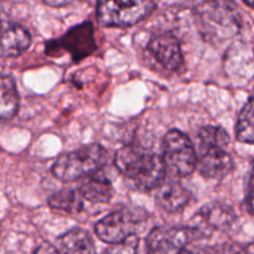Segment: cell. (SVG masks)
<instances>
[{"label": "cell", "instance_id": "cell-1", "mask_svg": "<svg viewBox=\"0 0 254 254\" xmlns=\"http://www.w3.org/2000/svg\"><path fill=\"white\" fill-rule=\"evenodd\" d=\"M117 169L139 190L158 189L165 181L166 166L163 156L150 149L129 144L119 149L114 158Z\"/></svg>", "mask_w": 254, "mask_h": 254}, {"label": "cell", "instance_id": "cell-2", "mask_svg": "<svg viewBox=\"0 0 254 254\" xmlns=\"http://www.w3.org/2000/svg\"><path fill=\"white\" fill-rule=\"evenodd\" d=\"M195 16L198 30L207 41H226L236 36L242 26V17L232 2H200L195 7Z\"/></svg>", "mask_w": 254, "mask_h": 254}, {"label": "cell", "instance_id": "cell-3", "mask_svg": "<svg viewBox=\"0 0 254 254\" xmlns=\"http://www.w3.org/2000/svg\"><path fill=\"white\" fill-rule=\"evenodd\" d=\"M107 163L108 151L99 144H89L60 155L52 165V174L69 183L101 173Z\"/></svg>", "mask_w": 254, "mask_h": 254}, {"label": "cell", "instance_id": "cell-4", "mask_svg": "<svg viewBox=\"0 0 254 254\" xmlns=\"http://www.w3.org/2000/svg\"><path fill=\"white\" fill-rule=\"evenodd\" d=\"M146 215L135 208H119L97 222L96 235L109 245H121L129 238L136 237Z\"/></svg>", "mask_w": 254, "mask_h": 254}, {"label": "cell", "instance_id": "cell-5", "mask_svg": "<svg viewBox=\"0 0 254 254\" xmlns=\"http://www.w3.org/2000/svg\"><path fill=\"white\" fill-rule=\"evenodd\" d=\"M163 160L166 169L179 178L191 175L198 165V156L192 141L176 129L169 130L164 136Z\"/></svg>", "mask_w": 254, "mask_h": 254}, {"label": "cell", "instance_id": "cell-6", "mask_svg": "<svg viewBox=\"0 0 254 254\" xmlns=\"http://www.w3.org/2000/svg\"><path fill=\"white\" fill-rule=\"evenodd\" d=\"M155 9L154 1H99L97 19L102 26L128 27L148 17Z\"/></svg>", "mask_w": 254, "mask_h": 254}, {"label": "cell", "instance_id": "cell-7", "mask_svg": "<svg viewBox=\"0 0 254 254\" xmlns=\"http://www.w3.org/2000/svg\"><path fill=\"white\" fill-rule=\"evenodd\" d=\"M202 240L197 230L189 227H156L146 238L148 254H181L195 241Z\"/></svg>", "mask_w": 254, "mask_h": 254}, {"label": "cell", "instance_id": "cell-8", "mask_svg": "<svg viewBox=\"0 0 254 254\" xmlns=\"http://www.w3.org/2000/svg\"><path fill=\"white\" fill-rule=\"evenodd\" d=\"M96 41L93 36V25L86 21L66 32L61 39L47 44V54L52 50L61 49L72 55L74 61L82 60L96 50Z\"/></svg>", "mask_w": 254, "mask_h": 254}, {"label": "cell", "instance_id": "cell-9", "mask_svg": "<svg viewBox=\"0 0 254 254\" xmlns=\"http://www.w3.org/2000/svg\"><path fill=\"white\" fill-rule=\"evenodd\" d=\"M236 218V213L231 206L222 202H212L203 206L193 217L192 227L200 232L202 238H206L213 232L228 230Z\"/></svg>", "mask_w": 254, "mask_h": 254}, {"label": "cell", "instance_id": "cell-10", "mask_svg": "<svg viewBox=\"0 0 254 254\" xmlns=\"http://www.w3.org/2000/svg\"><path fill=\"white\" fill-rule=\"evenodd\" d=\"M148 51L165 69L178 71L183 67L184 55L180 42L171 32H159L151 36Z\"/></svg>", "mask_w": 254, "mask_h": 254}, {"label": "cell", "instance_id": "cell-11", "mask_svg": "<svg viewBox=\"0 0 254 254\" xmlns=\"http://www.w3.org/2000/svg\"><path fill=\"white\" fill-rule=\"evenodd\" d=\"M197 169L206 179H222L233 170V159L223 146L198 148Z\"/></svg>", "mask_w": 254, "mask_h": 254}, {"label": "cell", "instance_id": "cell-12", "mask_svg": "<svg viewBox=\"0 0 254 254\" xmlns=\"http://www.w3.org/2000/svg\"><path fill=\"white\" fill-rule=\"evenodd\" d=\"M190 200V191L176 180L164 181L158 188L156 203L168 212H179L189 205Z\"/></svg>", "mask_w": 254, "mask_h": 254}, {"label": "cell", "instance_id": "cell-13", "mask_svg": "<svg viewBox=\"0 0 254 254\" xmlns=\"http://www.w3.org/2000/svg\"><path fill=\"white\" fill-rule=\"evenodd\" d=\"M31 45V35L22 26L9 24L2 27L1 56L16 57L24 54Z\"/></svg>", "mask_w": 254, "mask_h": 254}, {"label": "cell", "instance_id": "cell-14", "mask_svg": "<svg viewBox=\"0 0 254 254\" xmlns=\"http://www.w3.org/2000/svg\"><path fill=\"white\" fill-rule=\"evenodd\" d=\"M79 192L84 200L92 203H108L113 197V188L108 178L101 173L87 178L79 186Z\"/></svg>", "mask_w": 254, "mask_h": 254}, {"label": "cell", "instance_id": "cell-15", "mask_svg": "<svg viewBox=\"0 0 254 254\" xmlns=\"http://www.w3.org/2000/svg\"><path fill=\"white\" fill-rule=\"evenodd\" d=\"M57 242L64 254H97L91 235L82 228L67 231L60 236Z\"/></svg>", "mask_w": 254, "mask_h": 254}, {"label": "cell", "instance_id": "cell-16", "mask_svg": "<svg viewBox=\"0 0 254 254\" xmlns=\"http://www.w3.org/2000/svg\"><path fill=\"white\" fill-rule=\"evenodd\" d=\"M0 97H1V103H0L1 119L2 121H10L17 113L20 103L19 92H17L16 84H15L12 77L2 76Z\"/></svg>", "mask_w": 254, "mask_h": 254}, {"label": "cell", "instance_id": "cell-17", "mask_svg": "<svg viewBox=\"0 0 254 254\" xmlns=\"http://www.w3.org/2000/svg\"><path fill=\"white\" fill-rule=\"evenodd\" d=\"M84 198L81 195L79 190H73V189H64V190L59 191V192L54 193L50 196L49 205L52 208L56 210L64 211L68 213H79L83 208Z\"/></svg>", "mask_w": 254, "mask_h": 254}, {"label": "cell", "instance_id": "cell-18", "mask_svg": "<svg viewBox=\"0 0 254 254\" xmlns=\"http://www.w3.org/2000/svg\"><path fill=\"white\" fill-rule=\"evenodd\" d=\"M236 136L246 144H254V96L241 111L236 124Z\"/></svg>", "mask_w": 254, "mask_h": 254}, {"label": "cell", "instance_id": "cell-19", "mask_svg": "<svg viewBox=\"0 0 254 254\" xmlns=\"http://www.w3.org/2000/svg\"><path fill=\"white\" fill-rule=\"evenodd\" d=\"M198 148L203 146H223L230 145V135L221 127H203L197 134Z\"/></svg>", "mask_w": 254, "mask_h": 254}, {"label": "cell", "instance_id": "cell-20", "mask_svg": "<svg viewBox=\"0 0 254 254\" xmlns=\"http://www.w3.org/2000/svg\"><path fill=\"white\" fill-rule=\"evenodd\" d=\"M138 238L131 237L121 245H112L102 254H136L138 253Z\"/></svg>", "mask_w": 254, "mask_h": 254}, {"label": "cell", "instance_id": "cell-21", "mask_svg": "<svg viewBox=\"0 0 254 254\" xmlns=\"http://www.w3.org/2000/svg\"><path fill=\"white\" fill-rule=\"evenodd\" d=\"M247 207L251 213L254 215V161L252 164V173H251V180H250V188H248L247 193Z\"/></svg>", "mask_w": 254, "mask_h": 254}, {"label": "cell", "instance_id": "cell-22", "mask_svg": "<svg viewBox=\"0 0 254 254\" xmlns=\"http://www.w3.org/2000/svg\"><path fill=\"white\" fill-rule=\"evenodd\" d=\"M241 250H235L232 246H220V247H216L213 250L207 251V254H240Z\"/></svg>", "mask_w": 254, "mask_h": 254}, {"label": "cell", "instance_id": "cell-23", "mask_svg": "<svg viewBox=\"0 0 254 254\" xmlns=\"http://www.w3.org/2000/svg\"><path fill=\"white\" fill-rule=\"evenodd\" d=\"M34 254H60V252L50 243H42L35 250Z\"/></svg>", "mask_w": 254, "mask_h": 254}, {"label": "cell", "instance_id": "cell-24", "mask_svg": "<svg viewBox=\"0 0 254 254\" xmlns=\"http://www.w3.org/2000/svg\"><path fill=\"white\" fill-rule=\"evenodd\" d=\"M45 5H49V6L52 7H62L66 6V5L71 4V1H67V0H59V1H54V0H45L44 1Z\"/></svg>", "mask_w": 254, "mask_h": 254}, {"label": "cell", "instance_id": "cell-25", "mask_svg": "<svg viewBox=\"0 0 254 254\" xmlns=\"http://www.w3.org/2000/svg\"><path fill=\"white\" fill-rule=\"evenodd\" d=\"M181 254H207V251L198 250V248L192 247V246H189L188 248H185V250H184V252Z\"/></svg>", "mask_w": 254, "mask_h": 254}, {"label": "cell", "instance_id": "cell-26", "mask_svg": "<svg viewBox=\"0 0 254 254\" xmlns=\"http://www.w3.org/2000/svg\"><path fill=\"white\" fill-rule=\"evenodd\" d=\"M240 254H254V242L251 243V245H248L247 247L242 248Z\"/></svg>", "mask_w": 254, "mask_h": 254}, {"label": "cell", "instance_id": "cell-27", "mask_svg": "<svg viewBox=\"0 0 254 254\" xmlns=\"http://www.w3.org/2000/svg\"><path fill=\"white\" fill-rule=\"evenodd\" d=\"M245 4L248 5V6H251V7H254V1H250V0H246Z\"/></svg>", "mask_w": 254, "mask_h": 254}]
</instances>
